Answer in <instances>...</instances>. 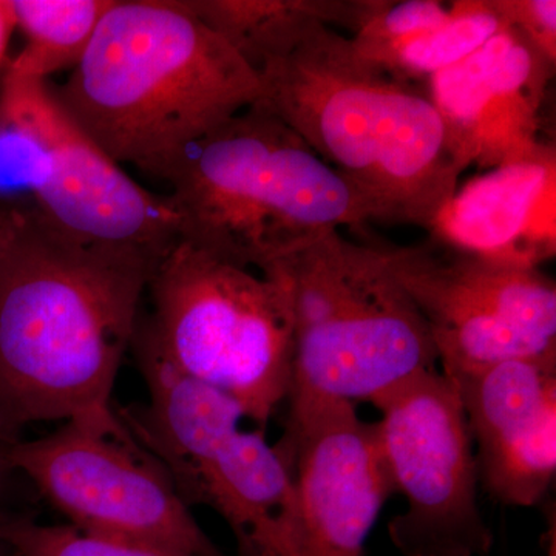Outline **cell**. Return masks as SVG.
Instances as JSON below:
<instances>
[{"label": "cell", "mask_w": 556, "mask_h": 556, "mask_svg": "<svg viewBox=\"0 0 556 556\" xmlns=\"http://www.w3.org/2000/svg\"><path fill=\"white\" fill-rule=\"evenodd\" d=\"M507 27L510 24L500 0H457L441 27L390 46L356 49L394 75L417 83L466 60Z\"/></svg>", "instance_id": "obj_18"}, {"label": "cell", "mask_w": 556, "mask_h": 556, "mask_svg": "<svg viewBox=\"0 0 556 556\" xmlns=\"http://www.w3.org/2000/svg\"><path fill=\"white\" fill-rule=\"evenodd\" d=\"M380 455L407 507L388 522L404 556H485L493 544L478 500L475 445L456 387L420 372L371 402Z\"/></svg>", "instance_id": "obj_10"}, {"label": "cell", "mask_w": 556, "mask_h": 556, "mask_svg": "<svg viewBox=\"0 0 556 556\" xmlns=\"http://www.w3.org/2000/svg\"><path fill=\"white\" fill-rule=\"evenodd\" d=\"M25 46L5 67L28 78L49 80L73 70L86 53L113 0H9Z\"/></svg>", "instance_id": "obj_17"}, {"label": "cell", "mask_w": 556, "mask_h": 556, "mask_svg": "<svg viewBox=\"0 0 556 556\" xmlns=\"http://www.w3.org/2000/svg\"><path fill=\"white\" fill-rule=\"evenodd\" d=\"M164 182L178 241L241 268L268 269L372 219L338 172L255 104L190 146Z\"/></svg>", "instance_id": "obj_4"}, {"label": "cell", "mask_w": 556, "mask_h": 556, "mask_svg": "<svg viewBox=\"0 0 556 556\" xmlns=\"http://www.w3.org/2000/svg\"><path fill=\"white\" fill-rule=\"evenodd\" d=\"M556 62L525 33L504 28L481 49L427 79L457 163L500 169L555 156L541 141V109Z\"/></svg>", "instance_id": "obj_12"}, {"label": "cell", "mask_w": 556, "mask_h": 556, "mask_svg": "<svg viewBox=\"0 0 556 556\" xmlns=\"http://www.w3.org/2000/svg\"><path fill=\"white\" fill-rule=\"evenodd\" d=\"M510 27L525 33L527 38L556 62V2L555 0H500Z\"/></svg>", "instance_id": "obj_20"}, {"label": "cell", "mask_w": 556, "mask_h": 556, "mask_svg": "<svg viewBox=\"0 0 556 556\" xmlns=\"http://www.w3.org/2000/svg\"><path fill=\"white\" fill-rule=\"evenodd\" d=\"M0 543L9 544L17 556H197L27 519L0 526Z\"/></svg>", "instance_id": "obj_19"}, {"label": "cell", "mask_w": 556, "mask_h": 556, "mask_svg": "<svg viewBox=\"0 0 556 556\" xmlns=\"http://www.w3.org/2000/svg\"><path fill=\"white\" fill-rule=\"evenodd\" d=\"M160 260L73 239L31 206L0 217V442L112 407Z\"/></svg>", "instance_id": "obj_2"}, {"label": "cell", "mask_w": 556, "mask_h": 556, "mask_svg": "<svg viewBox=\"0 0 556 556\" xmlns=\"http://www.w3.org/2000/svg\"><path fill=\"white\" fill-rule=\"evenodd\" d=\"M442 375L456 387L486 492L506 506H538L556 473V356Z\"/></svg>", "instance_id": "obj_13"}, {"label": "cell", "mask_w": 556, "mask_h": 556, "mask_svg": "<svg viewBox=\"0 0 556 556\" xmlns=\"http://www.w3.org/2000/svg\"><path fill=\"white\" fill-rule=\"evenodd\" d=\"M379 248L426 321L442 372L556 356V285L540 266L433 237Z\"/></svg>", "instance_id": "obj_9"}, {"label": "cell", "mask_w": 556, "mask_h": 556, "mask_svg": "<svg viewBox=\"0 0 556 556\" xmlns=\"http://www.w3.org/2000/svg\"><path fill=\"white\" fill-rule=\"evenodd\" d=\"M197 503L228 522L248 556H285L299 525L294 473L265 428L237 431L201 470Z\"/></svg>", "instance_id": "obj_15"}, {"label": "cell", "mask_w": 556, "mask_h": 556, "mask_svg": "<svg viewBox=\"0 0 556 556\" xmlns=\"http://www.w3.org/2000/svg\"><path fill=\"white\" fill-rule=\"evenodd\" d=\"M7 201L0 200V217H2L3 208H5Z\"/></svg>", "instance_id": "obj_24"}, {"label": "cell", "mask_w": 556, "mask_h": 556, "mask_svg": "<svg viewBox=\"0 0 556 556\" xmlns=\"http://www.w3.org/2000/svg\"><path fill=\"white\" fill-rule=\"evenodd\" d=\"M16 30L9 0H0V68H5L11 33Z\"/></svg>", "instance_id": "obj_21"}, {"label": "cell", "mask_w": 556, "mask_h": 556, "mask_svg": "<svg viewBox=\"0 0 556 556\" xmlns=\"http://www.w3.org/2000/svg\"><path fill=\"white\" fill-rule=\"evenodd\" d=\"M11 470L9 460L5 457V450H3V445H0V489H2L3 481H5L7 475Z\"/></svg>", "instance_id": "obj_22"}, {"label": "cell", "mask_w": 556, "mask_h": 556, "mask_svg": "<svg viewBox=\"0 0 556 556\" xmlns=\"http://www.w3.org/2000/svg\"><path fill=\"white\" fill-rule=\"evenodd\" d=\"M42 496L83 532L197 556H225L115 408L65 420L49 437L3 445Z\"/></svg>", "instance_id": "obj_8"}, {"label": "cell", "mask_w": 556, "mask_h": 556, "mask_svg": "<svg viewBox=\"0 0 556 556\" xmlns=\"http://www.w3.org/2000/svg\"><path fill=\"white\" fill-rule=\"evenodd\" d=\"M138 367L146 380V407L119 413L139 445L169 473L186 503H197L201 470L247 419L225 391L179 369L137 331Z\"/></svg>", "instance_id": "obj_14"}, {"label": "cell", "mask_w": 556, "mask_h": 556, "mask_svg": "<svg viewBox=\"0 0 556 556\" xmlns=\"http://www.w3.org/2000/svg\"><path fill=\"white\" fill-rule=\"evenodd\" d=\"M53 89L110 159L161 181L190 146L260 98L251 65L182 0H113Z\"/></svg>", "instance_id": "obj_3"}, {"label": "cell", "mask_w": 556, "mask_h": 556, "mask_svg": "<svg viewBox=\"0 0 556 556\" xmlns=\"http://www.w3.org/2000/svg\"><path fill=\"white\" fill-rule=\"evenodd\" d=\"M547 556H556L555 526H552L551 540H548Z\"/></svg>", "instance_id": "obj_23"}, {"label": "cell", "mask_w": 556, "mask_h": 556, "mask_svg": "<svg viewBox=\"0 0 556 556\" xmlns=\"http://www.w3.org/2000/svg\"><path fill=\"white\" fill-rule=\"evenodd\" d=\"M0 138L16 146L33 207L73 239L159 260L177 243L167 197L142 188L110 159L62 108L49 80L5 67Z\"/></svg>", "instance_id": "obj_7"}, {"label": "cell", "mask_w": 556, "mask_h": 556, "mask_svg": "<svg viewBox=\"0 0 556 556\" xmlns=\"http://www.w3.org/2000/svg\"><path fill=\"white\" fill-rule=\"evenodd\" d=\"M340 11L339 0H243L226 39L257 75L255 105L338 172L372 219L430 230L464 167L428 91L332 28Z\"/></svg>", "instance_id": "obj_1"}, {"label": "cell", "mask_w": 556, "mask_h": 556, "mask_svg": "<svg viewBox=\"0 0 556 556\" xmlns=\"http://www.w3.org/2000/svg\"><path fill=\"white\" fill-rule=\"evenodd\" d=\"M555 156L511 164L468 182L439 214L431 237L478 254L540 266L555 239L538 230V211L554 197Z\"/></svg>", "instance_id": "obj_16"}, {"label": "cell", "mask_w": 556, "mask_h": 556, "mask_svg": "<svg viewBox=\"0 0 556 556\" xmlns=\"http://www.w3.org/2000/svg\"><path fill=\"white\" fill-rule=\"evenodd\" d=\"M148 291L153 311L139 334L265 428L287 402L294 358L291 295L280 270L241 268L177 241Z\"/></svg>", "instance_id": "obj_6"}, {"label": "cell", "mask_w": 556, "mask_h": 556, "mask_svg": "<svg viewBox=\"0 0 556 556\" xmlns=\"http://www.w3.org/2000/svg\"><path fill=\"white\" fill-rule=\"evenodd\" d=\"M270 268L287 281L294 318L289 409L327 401L371 404L438 369L427 324L378 244L334 230Z\"/></svg>", "instance_id": "obj_5"}, {"label": "cell", "mask_w": 556, "mask_h": 556, "mask_svg": "<svg viewBox=\"0 0 556 556\" xmlns=\"http://www.w3.org/2000/svg\"><path fill=\"white\" fill-rule=\"evenodd\" d=\"M276 447L294 473L300 508L285 556H364L394 495L375 424L364 422L351 402H318L288 409Z\"/></svg>", "instance_id": "obj_11"}]
</instances>
